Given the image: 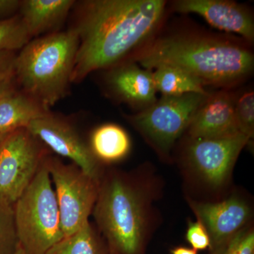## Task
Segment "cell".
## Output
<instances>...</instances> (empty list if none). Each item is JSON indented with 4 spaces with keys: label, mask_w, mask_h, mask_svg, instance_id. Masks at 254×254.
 <instances>
[{
    "label": "cell",
    "mask_w": 254,
    "mask_h": 254,
    "mask_svg": "<svg viewBox=\"0 0 254 254\" xmlns=\"http://www.w3.org/2000/svg\"><path fill=\"white\" fill-rule=\"evenodd\" d=\"M46 254H104L98 237L88 222L78 231L64 237Z\"/></svg>",
    "instance_id": "d6986e66"
},
{
    "label": "cell",
    "mask_w": 254,
    "mask_h": 254,
    "mask_svg": "<svg viewBox=\"0 0 254 254\" xmlns=\"http://www.w3.org/2000/svg\"><path fill=\"white\" fill-rule=\"evenodd\" d=\"M148 206L145 190L122 175H113L99 185L93 213L114 254H141Z\"/></svg>",
    "instance_id": "277c9868"
},
{
    "label": "cell",
    "mask_w": 254,
    "mask_h": 254,
    "mask_svg": "<svg viewBox=\"0 0 254 254\" xmlns=\"http://www.w3.org/2000/svg\"><path fill=\"white\" fill-rule=\"evenodd\" d=\"M26 128L57 154L72 160L83 173L100 182L99 160L93 154L91 147L67 122L50 113L31 122Z\"/></svg>",
    "instance_id": "30bf717a"
},
{
    "label": "cell",
    "mask_w": 254,
    "mask_h": 254,
    "mask_svg": "<svg viewBox=\"0 0 254 254\" xmlns=\"http://www.w3.org/2000/svg\"><path fill=\"white\" fill-rule=\"evenodd\" d=\"M50 113L31 97L15 91L0 101V134L26 128L31 122Z\"/></svg>",
    "instance_id": "2e32d148"
},
{
    "label": "cell",
    "mask_w": 254,
    "mask_h": 254,
    "mask_svg": "<svg viewBox=\"0 0 254 254\" xmlns=\"http://www.w3.org/2000/svg\"><path fill=\"white\" fill-rule=\"evenodd\" d=\"M78 47L74 28L28 42L15 60L14 78L23 93L48 110L64 98Z\"/></svg>",
    "instance_id": "3957f363"
},
{
    "label": "cell",
    "mask_w": 254,
    "mask_h": 254,
    "mask_svg": "<svg viewBox=\"0 0 254 254\" xmlns=\"http://www.w3.org/2000/svg\"><path fill=\"white\" fill-rule=\"evenodd\" d=\"M235 115L239 131L252 140V138H254V135L253 90H247L240 95H236Z\"/></svg>",
    "instance_id": "7402d4cb"
},
{
    "label": "cell",
    "mask_w": 254,
    "mask_h": 254,
    "mask_svg": "<svg viewBox=\"0 0 254 254\" xmlns=\"http://www.w3.org/2000/svg\"><path fill=\"white\" fill-rule=\"evenodd\" d=\"M250 141L241 132L212 138H190L185 161L203 181L218 188L228 180L241 151Z\"/></svg>",
    "instance_id": "9c48e42d"
},
{
    "label": "cell",
    "mask_w": 254,
    "mask_h": 254,
    "mask_svg": "<svg viewBox=\"0 0 254 254\" xmlns=\"http://www.w3.org/2000/svg\"><path fill=\"white\" fill-rule=\"evenodd\" d=\"M18 247L14 207L0 205V254H14Z\"/></svg>",
    "instance_id": "44dd1931"
},
{
    "label": "cell",
    "mask_w": 254,
    "mask_h": 254,
    "mask_svg": "<svg viewBox=\"0 0 254 254\" xmlns=\"http://www.w3.org/2000/svg\"><path fill=\"white\" fill-rule=\"evenodd\" d=\"M15 78H8L0 80V101L11 93L16 91L15 87Z\"/></svg>",
    "instance_id": "4316f807"
},
{
    "label": "cell",
    "mask_w": 254,
    "mask_h": 254,
    "mask_svg": "<svg viewBox=\"0 0 254 254\" xmlns=\"http://www.w3.org/2000/svg\"><path fill=\"white\" fill-rule=\"evenodd\" d=\"M130 61L149 70L175 66L190 73L204 86L225 89L245 81L254 68V55L248 42L197 30L158 35Z\"/></svg>",
    "instance_id": "7a4b0ae2"
},
{
    "label": "cell",
    "mask_w": 254,
    "mask_h": 254,
    "mask_svg": "<svg viewBox=\"0 0 254 254\" xmlns=\"http://www.w3.org/2000/svg\"><path fill=\"white\" fill-rule=\"evenodd\" d=\"M164 0H89L82 4L71 83L130 60L158 36L167 11Z\"/></svg>",
    "instance_id": "6da1fadb"
},
{
    "label": "cell",
    "mask_w": 254,
    "mask_h": 254,
    "mask_svg": "<svg viewBox=\"0 0 254 254\" xmlns=\"http://www.w3.org/2000/svg\"><path fill=\"white\" fill-rule=\"evenodd\" d=\"M90 147L99 161L114 163L128 154L131 141L128 135L121 127L106 124L93 132Z\"/></svg>",
    "instance_id": "e0dca14e"
},
{
    "label": "cell",
    "mask_w": 254,
    "mask_h": 254,
    "mask_svg": "<svg viewBox=\"0 0 254 254\" xmlns=\"http://www.w3.org/2000/svg\"><path fill=\"white\" fill-rule=\"evenodd\" d=\"M58 200L64 237L88 223L98 198L100 182L88 176L76 165L63 164L56 158L44 160Z\"/></svg>",
    "instance_id": "52a82bcc"
},
{
    "label": "cell",
    "mask_w": 254,
    "mask_h": 254,
    "mask_svg": "<svg viewBox=\"0 0 254 254\" xmlns=\"http://www.w3.org/2000/svg\"><path fill=\"white\" fill-rule=\"evenodd\" d=\"M74 3L73 0L21 1L20 16L31 38L59 27Z\"/></svg>",
    "instance_id": "9a60e30c"
},
{
    "label": "cell",
    "mask_w": 254,
    "mask_h": 254,
    "mask_svg": "<svg viewBox=\"0 0 254 254\" xmlns=\"http://www.w3.org/2000/svg\"><path fill=\"white\" fill-rule=\"evenodd\" d=\"M105 81L115 98L138 112L146 109L158 100L153 71L134 62L129 60L110 68Z\"/></svg>",
    "instance_id": "4fadbf2b"
},
{
    "label": "cell",
    "mask_w": 254,
    "mask_h": 254,
    "mask_svg": "<svg viewBox=\"0 0 254 254\" xmlns=\"http://www.w3.org/2000/svg\"><path fill=\"white\" fill-rule=\"evenodd\" d=\"M171 254H197V251L192 248L178 247L171 250Z\"/></svg>",
    "instance_id": "83f0119b"
},
{
    "label": "cell",
    "mask_w": 254,
    "mask_h": 254,
    "mask_svg": "<svg viewBox=\"0 0 254 254\" xmlns=\"http://www.w3.org/2000/svg\"><path fill=\"white\" fill-rule=\"evenodd\" d=\"M210 254H254L253 229L246 227Z\"/></svg>",
    "instance_id": "603a6c76"
},
{
    "label": "cell",
    "mask_w": 254,
    "mask_h": 254,
    "mask_svg": "<svg viewBox=\"0 0 254 254\" xmlns=\"http://www.w3.org/2000/svg\"><path fill=\"white\" fill-rule=\"evenodd\" d=\"M13 51H0V80L14 77L15 60Z\"/></svg>",
    "instance_id": "d4e9b609"
},
{
    "label": "cell",
    "mask_w": 254,
    "mask_h": 254,
    "mask_svg": "<svg viewBox=\"0 0 254 254\" xmlns=\"http://www.w3.org/2000/svg\"><path fill=\"white\" fill-rule=\"evenodd\" d=\"M186 238L192 249L195 251L205 250L210 248V237L206 229L199 220L189 222Z\"/></svg>",
    "instance_id": "cb8c5ba5"
},
{
    "label": "cell",
    "mask_w": 254,
    "mask_h": 254,
    "mask_svg": "<svg viewBox=\"0 0 254 254\" xmlns=\"http://www.w3.org/2000/svg\"><path fill=\"white\" fill-rule=\"evenodd\" d=\"M236 94L227 89L209 93L187 128L190 138H212L240 132L235 115Z\"/></svg>",
    "instance_id": "5bb4252c"
},
{
    "label": "cell",
    "mask_w": 254,
    "mask_h": 254,
    "mask_svg": "<svg viewBox=\"0 0 254 254\" xmlns=\"http://www.w3.org/2000/svg\"><path fill=\"white\" fill-rule=\"evenodd\" d=\"M172 9L182 14H195L212 27L235 33L252 44L254 41L253 14L245 5L230 0H176Z\"/></svg>",
    "instance_id": "8fae6325"
},
{
    "label": "cell",
    "mask_w": 254,
    "mask_h": 254,
    "mask_svg": "<svg viewBox=\"0 0 254 254\" xmlns=\"http://www.w3.org/2000/svg\"><path fill=\"white\" fill-rule=\"evenodd\" d=\"M208 94L162 96L146 109L125 117L159 154L167 156Z\"/></svg>",
    "instance_id": "8992f818"
},
{
    "label": "cell",
    "mask_w": 254,
    "mask_h": 254,
    "mask_svg": "<svg viewBox=\"0 0 254 254\" xmlns=\"http://www.w3.org/2000/svg\"><path fill=\"white\" fill-rule=\"evenodd\" d=\"M190 207L210 239V252L218 250L245 228L251 218L250 205L240 197L232 196L218 203L190 202Z\"/></svg>",
    "instance_id": "7c38bea8"
},
{
    "label": "cell",
    "mask_w": 254,
    "mask_h": 254,
    "mask_svg": "<svg viewBox=\"0 0 254 254\" xmlns=\"http://www.w3.org/2000/svg\"><path fill=\"white\" fill-rule=\"evenodd\" d=\"M43 162L38 139L26 128L8 133L0 145V205H14Z\"/></svg>",
    "instance_id": "ba28073f"
},
{
    "label": "cell",
    "mask_w": 254,
    "mask_h": 254,
    "mask_svg": "<svg viewBox=\"0 0 254 254\" xmlns=\"http://www.w3.org/2000/svg\"><path fill=\"white\" fill-rule=\"evenodd\" d=\"M13 207L18 242L26 254H46L65 237L54 187L44 160Z\"/></svg>",
    "instance_id": "5b68a950"
},
{
    "label": "cell",
    "mask_w": 254,
    "mask_h": 254,
    "mask_svg": "<svg viewBox=\"0 0 254 254\" xmlns=\"http://www.w3.org/2000/svg\"><path fill=\"white\" fill-rule=\"evenodd\" d=\"M30 39L21 16L0 21V51L21 50Z\"/></svg>",
    "instance_id": "ffe728a7"
},
{
    "label": "cell",
    "mask_w": 254,
    "mask_h": 254,
    "mask_svg": "<svg viewBox=\"0 0 254 254\" xmlns=\"http://www.w3.org/2000/svg\"><path fill=\"white\" fill-rule=\"evenodd\" d=\"M157 92L163 96H180L190 93L207 94L203 83L181 68L161 66L152 70Z\"/></svg>",
    "instance_id": "ac0fdd59"
},
{
    "label": "cell",
    "mask_w": 254,
    "mask_h": 254,
    "mask_svg": "<svg viewBox=\"0 0 254 254\" xmlns=\"http://www.w3.org/2000/svg\"><path fill=\"white\" fill-rule=\"evenodd\" d=\"M6 135L0 134V145H1V142L4 140V137Z\"/></svg>",
    "instance_id": "f546056e"
},
{
    "label": "cell",
    "mask_w": 254,
    "mask_h": 254,
    "mask_svg": "<svg viewBox=\"0 0 254 254\" xmlns=\"http://www.w3.org/2000/svg\"><path fill=\"white\" fill-rule=\"evenodd\" d=\"M14 254H26L25 253L24 251L23 250V249L21 248V246L19 245V247H18L17 251H16V253Z\"/></svg>",
    "instance_id": "f1b7e54d"
},
{
    "label": "cell",
    "mask_w": 254,
    "mask_h": 254,
    "mask_svg": "<svg viewBox=\"0 0 254 254\" xmlns=\"http://www.w3.org/2000/svg\"><path fill=\"white\" fill-rule=\"evenodd\" d=\"M21 5V1L18 0H0V21L13 17Z\"/></svg>",
    "instance_id": "484cf974"
}]
</instances>
